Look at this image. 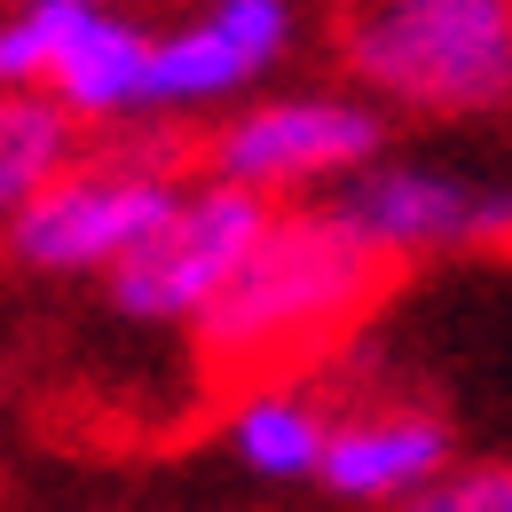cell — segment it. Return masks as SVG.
<instances>
[{
    "label": "cell",
    "instance_id": "1",
    "mask_svg": "<svg viewBox=\"0 0 512 512\" xmlns=\"http://www.w3.org/2000/svg\"><path fill=\"white\" fill-rule=\"evenodd\" d=\"M386 284H394V268L323 197L276 205L268 229L253 237V253H245V268L197 316L190 339L221 386L260 379V371H316V363L355 347V331L371 323Z\"/></svg>",
    "mask_w": 512,
    "mask_h": 512
},
{
    "label": "cell",
    "instance_id": "2",
    "mask_svg": "<svg viewBox=\"0 0 512 512\" xmlns=\"http://www.w3.org/2000/svg\"><path fill=\"white\" fill-rule=\"evenodd\" d=\"M331 64L386 119L473 127L512 111V0H339Z\"/></svg>",
    "mask_w": 512,
    "mask_h": 512
},
{
    "label": "cell",
    "instance_id": "3",
    "mask_svg": "<svg viewBox=\"0 0 512 512\" xmlns=\"http://www.w3.org/2000/svg\"><path fill=\"white\" fill-rule=\"evenodd\" d=\"M182 182H190V166L158 134H103L0 229V260L40 284H103L166 221Z\"/></svg>",
    "mask_w": 512,
    "mask_h": 512
},
{
    "label": "cell",
    "instance_id": "4",
    "mask_svg": "<svg viewBox=\"0 0 512 512\" xmlns=\"http://www.w3.org/2000/svg\"><path fill=\"white\" fill-rule=\"evenodd\" d=\"M379 150H394V119L363 87L323 79V87H260L237 111H221L205 127L197 166L268 205H308L363 174Z\"/></svg>",
    "mask_w": 512,
    "mask_h": 512
},
{
    "label": "cell",
    "instance_id": "5",
    "mask_svg": "<svg viewBox=\"0 0 512 512\" xmlns=\"http://www.w3.org/2000/svg\"><path fill=\"white\" fill-rule=\"evenodd\" d=\"M323 205H331L394 276H402V268H426V260L512 253V174H497V166L379 150L363 174H347Z\"/></svg>",
    "mask_w": 512,
    "mask_h": 512
},
{
    "label": "cell",
    "instance_id": "6",
    "mask_svg": "<svg viewBox=\"0 0 512 512\" xmlns=\"http://www.w3.org/2000/svg\"><path fill=\"white\" fill-rule=\"evenodd\" d=\"M150 16L134 0H0V87H48L87 134L142 127Z\"/></svg>",
    "mask_w": 512,
    "mask_h": 512
},
{
    "label": "cell",
    "instance_id": "7",
    "mask_svg": "<svg viewBox=\"0 0 512 512\" xmlns=\"http://www.w3.org/2000/svg\"><path fill=\"white\" fill-rule=\"evenodd\" d=\"M308 40L300 0H182V16L150 24L142 127H213L245 95L276 87Z\"/></svg>",
    "mask_w": 512,
    "mask_h": 512
},
{
    "label": "cell",
    "instance_id": "8",
    "mask_svg": "<svg viewBox=\"0 0 512 512\" xmlns=\"http://www.w3.org/2000/svg\"><path fill=\"white\" fill-rule=\"evenodd\" d=\"M268 213H276L268 197H253V190H237V182L197 166L182 182V197L166 205V221L103 276V300L127 323H142V331H197V316L245 268L253 237L268 229Z\"/></svg>",
    "mask_w": 512,
    "mask_h": 512
},
{
    "label": "cell",
    "instance_id": "9",
    "mask_svg": "<svg viewBox=\"0 0 512 512\" xmlns=\"http://www.w3.org/2000/svg\"><path fill=\"white\" fill-rule=\"evenodd\" d=\"M442 465H457V434L426 394H355L331 410L316 489L347 512H386L426 489Z\"/></svg>",
    "mask_w": 512,
    "mask_h": 512
},
{
    "label": "cell",
    "instance_id": "10",
    "mask_svg": "<svg viewBox=\"0 0 512 512\" xmlns=\"http://www.w3.org/2000/svg\"><path fill=\"white\" fill-rule=\"evenodd\" d=\"M331 410H339V394L316 386V371H260V379H229L213 434H221V457L245 481H260V489H316Z\"/></svg>",
    "mask_w": 512,
    "mask_h": 512
},
{
    "label": "cell",
    "instance_id": "11",
    "mask_svg": "<svg viewBox=\"0 0 512 512\" xmlns=\"http://www.w3.org/2000/svg\"><path fill=\"white\" fill-rule=\"evenodd\" d=\"M87 150V127L48 87H0V229Z\"/></svg>",
    "mask_w": 512,
    "mask_h": 512
},
{
    "label": "cell",
    "instance_id": "12",
    "mask_svg": "<svg viewBox=\"0 0 512 512\" xmlns=\"http://www.w3.org/2000/svg\"><path fill=\"white\" fill-rule=\"evenodd\" d=\"M386 512H512V457H457Z\"/></svg>",
    "mask_w": 512,
    "mask_h": 512
}]
</instances>
